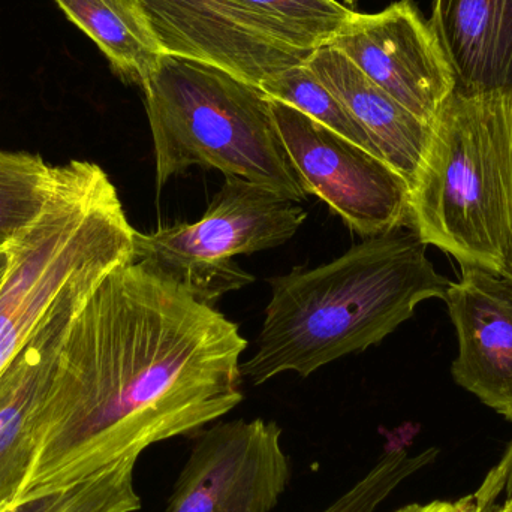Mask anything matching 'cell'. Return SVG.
I'll return each mask as SVG.
<instances>
[{
	"label": "cell",
	"mask_w": 512,
	"mask_h": 512,
	"mask_svg": "<svg viewBox=\"0 0 512 512\" xmlns=\"http://www.w3.org/2000/svg\"><path fill=\"white\" fill-rule=\"evenodd\" d=\"M239 325L134 261L66 328L17 504L95 477L173 438H194L243 402Z\"/></svg>",
	"instance_id": "6da1fadb"
},
{
	"label": "cell",
	"mask_w": 512,
	"mask_h": 512,
	"mask_svg": "<svg viewBox=\"0 0 512 512\" xmlns=\"http://www.w3.org/2000/svg\"><path fill=\"white\" fill-rule=\"evenodd\" d=\"M414 230L366 239L312 270L270 279L258 349L240 366L254 385L285 372L307 378L322 366L382 342L450 283Z\"/></svg>",
	"instance_id": "7a4b0ae2"
},
{
	"label": "cell",
	"mask_w": 512,
	"mask_h": 512,
	"mask_svg": "<svg viewBox=\"0 0 512 512\" xmlns=\"http://www.w3.org/2000/svg\"><path fill=\"white\" fill-rule=\"evenodd\" d=\"M411 230L460 265L504 273L512 243V93L454 92L411 186Z\"/></svg>",
	"instance_id": "3957f363"
},
{
	"label": "cell",
	"mask_w": 512,
	"mask_h": 512,
	"mask_svg": "<svg viewBox=\"0 0 512 512\" xmlns=\"http://www.w3.org/2000/svg\"><path fill=\"white\" fill-rule=\"evenodd\" d=\"M137 230L99 165L54 167L41 215L6 249L0 283V376L57 303L98 288L135 259Z\"/></svg>",
	"instance_id": "277c9868"
},
{
	"label": "cell",
	"mask_w": 512,
	"mask_h": 512,
	"mask_svg": "<svg viewBox=\"0 0 512 512\" xmlns=\"http://www.w3.org/2000/svg\"><path fill=\"white\" fill-rule=\"evenodd\" d=\"M143 90L158 191L171 177L201 167L242 177L294 203L309 197L261 87L216 66L164 54Z\"/></svg>",
	"instance_id": "5b68a950"
},
{
	"label": "cell",
	"mask_w": 512,
	"mask_h": 512,
	"mask_svg": "<svg viewBox=\"0 0 512 512\" xmlns=\"http://www.w3.org/2000/svg\"><path fill=\"white\" fill-rule=\"evenodd\" d=\"M306 216L297 203L264 186L225 176L224 186L200 221L150 234L137 231L135 259L213 304L255 280L234 264V256L282 246L300 230Z\"/></svg>",
	"instance_id": "8992f818"
},
{
	"label": "cell",
	"mask_w": 512,
	"mask_h": 512,
	"mask_svg": "<svg viewBox=\"0 0 512 512\" xmlns=\"http://www.w3.org/2000/svg\"><path fill=\"white\" fill-rule=\"evenodd\" d=\"M286 152L307 194L363 239L411 227V186L390 164L291 105L271 99Z\"/></svg>",
	"instance_id": "52a82bcc"
},
{
	"label": "cell",
	"mask_w": 512,
	"mask_h": 512,
	"mask_svg": "<svg viewBox=\"0 0 512 512\" xmlns=\"http://www.w3.org/2000/svg\"><path fill=\"white\" fill-rule=\"evenodd\" d=\"M165 512H270L291 481L274 421H222L194 436Z\"/></svg>",
	"instance_id": "ba28073f"
},
{
	"label": "cell",
	"mask_w": 512,
	"mask_h": 512,
	"mask_svg": "<svg viewBox=\"0 0 512 512\" xmlns=\"http://www.w3.org/2000/svg\"><path fill=\"white\" fill-rule=\"evenodd\" d=\"M328 45L429 125L456 90L447 56L412 0L391 3L375 14L355 12Z\"/></svg>",
	"instance_id": "9c48e42d"
},
{
	"label": "cell",
	"mask_w": 512,
	"mask_h": 512,
	"mask_svg": "<svg viewBox=\"0 0 512 512\" xmlns=\"http://www.w3.org/2000/svg\"><path fill=\"white\" fill-rule=\"evenodd\" d=\"M140 2L162 53L216 66L256 86L312 54L274 39L239 0Z\"/></svg>",
	"instance_id": "30bf717a"
},
{
	"label": "cell",
	"mask_w": 512,
	"mask_h": 512,
	"mask_svg": "<svg viewBox=\"0 0 512 512\" xmlns=\"http://www.w3.org/2000/svg\"><path fill=\"white\" fill-rule=\"evenodd\" d=\"M445 301L459 337L454 381L512 421V280L462 265Z\"/></svg>",
	"instance_id": "8fae6325"
},
{
	"label": "cell",
	"mask_w": 512,
	"mask_h": 512,
	"mask_svg": "<svg viewBox=\"0 0 512 512\" xmlns=\"http://www.w3.org/2000/svg\"><path fill=\"white\" fill-rule=\"evenodd\" d=\"M96 289L59 301L0 376V512L17 504L38 448V418L69 322Z\"/></svg>",
	"instance_id": "7c38bea8"
},
{
	"label": "cell",
	"mask_w": 512,
	"mask_h": 512,
	"mask_svg": "<svg viewBox=\"0 0 512 512\" xmlns=\"http://www.w3.org/2000/svg\"><path fill=\"white\" fill-rule=\"evenodd\" d=\"M463 95L512 93V0H433L429 20Z\"/></svg>",
	"instance_id": "4fadbf2b"
},
{
	"label": "cell",
	"mask_w": 512,
	"mask_h": 512,
	"mask_svg": "<svg viewBox=\"0 0 512 512\" xmlns=\"http://www.w3.org/2000/svg\"><path fill=\"white\" fill-rule=\"evenodd\" d=\"M306 66L369 134L382 159L412 186L429 147L432 125L406 110L331 45L313 51Z\"/></svg>",
	"instance_id": "5bb4252c"
},
{
	"label": "cell",
	"mask_w": 512,
	"mask_h": 512,
	"mask_svg": "<svg viewBox=\"0 0 512 512\" xmlns=\"http://www.w3.org/2000/svg\"><path fill=\"white\" fill-rule=\"evenodd\" d=\"M104 53L114 74L144 86L164 56L140 0H54Z\"/></svg>",
	"instance_id": "9a60e30c"
},
{
	"label": "cell",
	"mask_w": 512,
	"mask_h": 512,
	"mask_svg": "<svg viewBox=\"0 0 512 512\" xmlns=\"http://www.w3.org/2000/svg\"><path fill=\"white\" fill-rule=\"evenodd\" d=\"M277 41L313 53L345 29L355 12L337 0H239Z\"/></svg>",
	"instance_id": "2e32d148"
},
{
	"label": "cell",
	"mask_w": 512,
	"mask_h": 512,
	"mask_svg": "<svg viewBox=\"0 0 512 512\" xmlns=\"http://www.w3.org/2000/svg\"><path fill=\"white\" fill-rule=\"evenodd\" d=\"M53 171L35 153L0 149V252L41 215Z\"/></svg>",
	"instance_id": "e0dca14e"
},
{
	"label": "cell",
	"mask_w": 512,
	"mask_h": 512,
	"mask_svg": "<svg viewBox=\"0 0 512 512\" xmlns=\"http://www.w3.org/2000/svg\"><path fill=\"white\" fill-rule=\"evenodd\" d=\"M259 87L274 101L291 105L319 125L331 129L361 149L382 159L369 134L355 122L342 102L307 68L306 63L291 66L285 71L271 75L262 81Z\"/></svg>",
	"instance_id": "ac0fdd59"
},
{
	"label": "cell",
	"mask_w": 512,
	"mask_h": 512,
	"mask_svg": "<svg viewBox=\"0 0 512 512\" xmlns=\"http://www.w3.org/2000/svg\"><path fill=\"white\" fill-rule=\"evenodd\" d=\"M137 462V457L122 460L89 480L21 502L8 512L140 511L141 498L134 481Z\"/></svg>",
	"instance_id": "d6986e66"
},
{
	"label": "cell",
	"mask_w": 512,
	"mask_h": 512,
	"mask_svg": "<svg viewBox=\"0 0 512 512\" xmlns=\"http://www.w3.org/2000/svg\"><path fill=\"white\" fill-rule=\"evenodd\" d=\"M438 454L436 448L418 454L403 445L385 448L376 465L321 512H375L403 481L432 465Z\"/></svg>",
	"instance_id": "ffe728a7"
},
{
	"label": "cell",
	"mask_w": 512,
	"mask_h": 512,
	"mask_svg": "<svg viewBox=\"0 0 512 512\" xmlns=\"http://www.w3.org/2000/svg\"><path fill=\"white\" fill-rule=\"evenodd\" d=\"M504 496H512V442L505 451L501 462L486 475L474 498L475 511L489 512L496 507V502Z\"/></svg>",
	"instance_id": "44dd1931"
},
{
	"label": "cell",
	"mask_w": 512,
	"mask_h": 512,
	"mask_svg": "<svg viewBox=\"0 0 512 512\" xmlns=\"http://www.w3.org/2000/svg\"><path fill=\"white\" fill-rule=\"evenodd\" d=\"M394 512H477L474 498L466 496L459 501H433L429 504H411Z\"/></svg>",
	"instance_id": "7402d4cb"
},
{
	"label": "cell",
	"mask_w": 512,
	"mask_h": 512,
	"mask_svg": "<svg viewBox=\"0 0 512 512\" xmlns=\"http://www.w3.org/2000/svg\"><path fill=\"white\" fill-rule=\"evenodd\" d=\"M489 512H512V496L510 498L505 499L504 504L496 505L493 510Z\"/></svg>",
	"instance_id": "603a6c76"
},
{
	"label": "cell",
	"mask_w": 512,
	"mask_h": 512,
	"mask_svg": "<svg viewBox=\"0 0 512 512\" xmlns=\"http://www.w3.org/2000/svg\"><path fill=\"white\" fill-rule=\"evenodd\" d=\"M6 267H8V256H6V252H0V283L5 276Z\"/></svg>",
	"instance_id": "cb8c5ba5"
},
{
	"label": "cell",
	"mask_w": 512,
	"mask_h": 512,
	"mask_svg": "<svg viewBox=\"0 0 512 512\" xmlns=\"http://www.w3.org/2000/svg\"><path fill=\"white\" fill-rule=\"evenodd\" d=\"M502 274H504L505 277H508V279L512 280V243L510 254H508L507 264H505L504 273Z\"/></svg>",
	"instance_id": "d4e9b609"
}]
</instances>
